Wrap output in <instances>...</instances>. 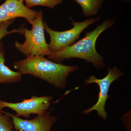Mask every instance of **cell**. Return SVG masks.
Returning a JSON list of instances; mask_svg holds the SVG:
<instances>
[{
	"label": "cell",
	"instance_id": "obj_1",
	"mask_svg": "<svg viewBox=\"0 0 131 131\" xmlns=\"http://www.w3.org/2000/svg\"><path fill=\"white\" fill-rule=\"evenodd\" d=\"M115 23V21L113 20H105L101 24L96 25L93 30L86 32L85 37L76 43L60 50L52 52L48 58L59 63L71 58L81 59L91 63L94 68L102 69L105 65L104 58L96 51V41L102 32L113 26Z\"/></svg>",
	"mask_w": 131,
	"mask_h": 131
},
{
	"label": "cell",
	"instance_id": "obj_2",
	"mask_svg": "<svg viewBox=\"0 0 131 131\" xmlns=\"http://www.w3.org/2000/svg\"><path fill=\"white\" fill-rule=\"evenodd\" d=\"M14 67L22 75H31L60 89L66 88L67 78L79 69L77 66L57 63L43 56L27 57L15 61Z\"/></svg>",
	"mask_w": 131,
	"mask_h": 131
},
{
	"label": "cell",
	"instance_id": "obj_3",
	"mask_svg": "<svg viewBox=\"0 0 131 131\" xmlns=\"http://www.w3.org/2000/svg\"><path fill=\"white\" fill-rule=\"evenodd\" d=\"M31 24L32 26L31 30L24 27L23 29L22 34L25 38V42L23 43H20L18 41H15L14 45L15 48L26 58L49 56L51 52L45 37L42 11L39 12L37 16Z\"/></svg>",
	"mask_w": 131,
	"mask_h": 131
},
{
	"label": "cell",
	"instance_id": "obj_4",
	"mask_svg": "<svg viewBox=\"0 0 131 131\" xmlns=\"http://www.w3.org/2000/svg\"><path fill=\"white\" fill-rule=\"evenodd\" d=\"M101 18L87 19L83 21L76 22L71 19L73 28L63 31H58L49 27L46 22H43L45 30L49 34L50 37L49 44V49L51 52L60 50L74 43L80 37L83 31L89 26L99 21Z\"/></svg>",
	"mask_w": 131,
	"mask_h": 131
},
{
	"label": "cell",
	"instance_id": "obj_5",
	"mask_svg": "<svg viewBox=\"0 0 131 131\" xmlns=\"http://www.w3.org/2000/svg\"><path fill=\"white\" fill-rule=\"evenodd\" d=\"M123 75V73L117 67H108L107 75L102 79H97L93 75L86 79L84 82L85 85L96 83L100 87V92L96 103L91 107L83 111L82 113L87 115L93 111H96L99 117L103 119H106L107 115L105 110V106L106 101L109 97L108 93L110 85L113 82L118 80Z\"/></svg>",
	"mask_w": 131,
	"mask_h": 131
},
{
	"label": "cell",
	"instance_id": "obj_6",
	"mask_svg": "<svg viewBox=\"0 0 131 131\" xmlns=\"http://www.w3.org/2000/svg\"><path fill=\"white\" fill-rule=\"evenodd\" d=\"M53 100L52 96H32L30 98L23 100L18 103L8 102L0 100V110L8 107L14 110L18 117L23 116L29 118L31 114H43L50 108Z\"/></svg>",
	"mask_w": 131,
	"mask_h": 131
},
{
	"label": "cell",
	"instance_id": "obj_7",
	"mask_svg": "<svg viewBox=\"0 0 131 131\" xmlns=\"http://www.w3.org/2000/svg\"><path fill=\"white\" fill-rule=\"evenodd\" d=\"M8 114L12 118L15 129L18 131H51L57 119V117L47 112L30 120L22 119L9 113Z\"/></svg>",
	"mask_w": 131,
	"mask_h": 131
},
{
	"label": "cell",
	"instance_id": "obj_8",
	"mask_svg": "<svg viewBox=\"0 0 131 131\" xmlns=\"http://www.w3.org/2000/svg\"><path fill=\"white\" fill-rule=\"evenodd\" d=\"M1 6L7 12L9 20L23 18L31 24L39 13V12L30 9L19 0H6Z\"/></svg>",
	"mask_w": 131,
	"mask_h": 131
},
{
	"label": "cell",
	"instance_id": "obj_9",
	"mask_svg": "<svg viewBox=\"0 0 131 131\" xmlns=\"http://www.w3.org/2000/svg\"><path fill=\"white\" fill-rule=\"evenodd\" d=\"M5 53L2 42H0V83H15L19 82L22 75L18 71H14L5 65Z\"/></svg>",
	"mask_w": 131,
	"mask_h": 131
},
{
	"label": "cell",
	"instance_id": "obj_10",
	"mask_svg": "<svg viewBox=\"0 0 131 131\" xmlns=\"http://www.w3.org/2000/svg\"><path fill=\"white\" fill-rule=\"evenodd\" d=\"M80 5L84 17L93 16L98 13L105 0H73Z\"/></svg>",
	"mask_w": 131,
	"mask_h": 131
},
{
	"label": "cell",
	"instance_id": "obj_11",
	"mask_svg": "<svg viewBox=\"0 0 131 131\" xmlns=\"http://www.w3.org/2000/svg\"><path fill=\"white\" fill-rule=\"evenodd\" d=\"M26 6L31 8L35 6H40L53 8L62 3L63 0H25Z\"/></svg>",
	"mask_w": 131,
	"mask_h": 131
},
{
	"label": "cell",
	"instance_id": "obj_12",
	"mask_svg": "<svg viewBox=\"0 0 131 131\" xmlns=\"http://www.w3.org/2000/svg\"><path fill=\"white\" fill-rule=\"evenodd\" d=\"M14 20L15 19L10 20L0 23V40L5 36L11 34L18 33L22 34L24 26L21 27L18 29L14 28L11 31L8 30L9 26L14 22Z\"/></svg>",
	"mask_w": 131,
	"mask_h": 131
},
{
	"label": "cell",
	"instance_id": "obj_13",
	"mask_svg": "<svg viewBox=\"0 0 131 131\" xmlns=\"http://www.w3.org/2000/svg\"><path fill=\"white\" fill-rule=\"evenodd\" d=\"M12 118L8 113L0 110V131H14Z\"/></svg>",
	"mask_w": 131,
	"mask_h": 131
},
{
	"label": "cell",
	"instance_id": "obj_14",
	"mask_svg": "<svg viewBox=\"0 0 131 131\" xmlns=\"http://www.w3.org/2000/svg\"><path fill=\"white\" fill-rule=\"evenodd\" d=\"M124 2L129 3L131 2V0H122Z\"/></svg>",
	"mask_w": 131,
	"mask_h": 131
},
{
	"label": "cell",
	"instance_id": "obj_15",
	"mask_svg": "<svg viewBox=\"0 0 131 131\" xmlns=\"http://www.w3.org/2000/svg\"><path fill=\"white\" fill-rule=\"evenodd\" d=\"M19 1H21L23 2V1H25V0H19Z\"/></svg>",
	"mask_w": 131,
	"mask_h": 131
},
{
	"label": "cell",
	"instance_id": "obj_16",
	"mask_svg": "<svg viewBox=\"0 0 131 131\" xmlns=\"http://www.w3.org/2000/svg\"><path fill=\"white\" fill-rule=\"evenodd\" d=\"M1 94H0V98H1Z\"/></svg>",
	"mask_w": 131,
	"mask_h": 131
}]
</instances>
